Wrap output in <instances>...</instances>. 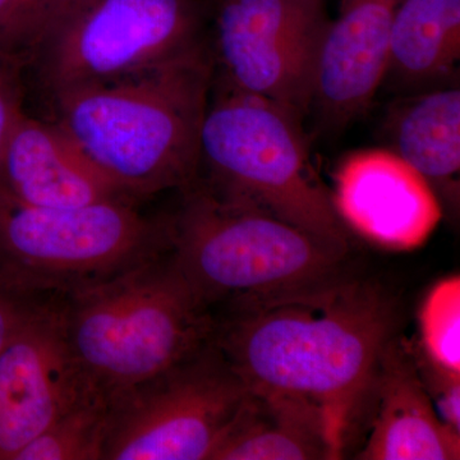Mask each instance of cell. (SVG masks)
<instances>
[{
  "instance_id": "cell-21",
  "label": "cell",
  "mask_w": 460,
  "mask_h": 460,
  "mask_svg": "<svg viewBox=\"0 0 460 460\" xmlns=\"http://www.w3.org/2000/svg\"><path fill=\"white\" fill-rule=\"evenodd\" d=\"M414 363L436 411L447 425L460 432V372L429 359L420 345L411 344Z\"/></svg>"
},
{
  "instance_id": "cell-5",
  "label": "cell",
  "mask_w": 460,
  "mask_h": 460,
  "mask_svg": "<svg viewBox=\"0 0 460 460\" xmlns=\"http://www.w3.org/2000/svg\"><path fill=\"white\" fill-rule=\"evenodd\" d=\"M199 133V184L348 247L332 193L314 172L302 118L271 100L213 83Z\"/></svg>"
},
{
  "instance_id": "cell-2",
  "label": "cell",
  "mask_w": 460,
  "mask_h": 460,
  "mask_svg": "<svg viewBox=\"0 0 460 460\" xmlns=\"http://www.w3.org/2000/svg\"><path fill=\"white\" fill-rule=\"evenodd\" d=\"M211 86L206 40L162 65L50 100L51 120L117 189L140 202L198 178Z\"/></svg>"
},
{
  "instance_id": "cell-10",
  "label": "cell",
  "mask_w": 460,
  "mask_h": 460,
  "mask_svg": "<svg viewBox=\"0 0 460 460\" xmlns=\"http://www.w3.org/2000/svg\"><path fill=\"white\" fill-rule=\"evenodd\" d=\"M57 296L0 352V460H14L93 392L66 345Z\"/></svg>"
},
{
  "instance_id": "cell-12",
  "label": "cell",
  "mask_w": 460,
  "mask_h": 460,
  "mask_svg": "<svg viewBox=\"0 0 460 460\" xmlns=\"http://www.w3.org/2000/svg\"><path fill=\"white\" fill-rule=\"evenodd\" d=\"M402 0H341L321 40L311 108L328 128L365 113L385 78L390 32Z\"/></svg>"
},
{
  "instance_id": "cell-23",
  "label": "cell",
  "mask_w": 460,
  "mask_h": 460,
  "mask_svg": "<svg viewBox=\"0 0 460 460\" xmlns=\"http://www.w3.org/2000/svg\"><path fill=\"white\" fill-rule=\"evenodd\" d=\"M25 71L22 66L0 56V157L9 136L25 113Z\"/></svg>"
},
{
  "instance_id": "cell-3",
  "label": "cell",
  "mask_w": 460,
  "mask_h": 460,
  "mask_svg": "<svg viewBox=\"0 0 460 460\" xmlns=\"http://www.w3.org/2000/svg\"><path fill=\"white\" fill-rule=\"evenodd\" d=\"M69 352L93 392L109 402L186 361L213 341L210 308L171 253L63 296Z\"/></svg>"
},
{
  "instance_id": "cell-17",
  "label": "cell",
  "mask_w": 460,
  "mask_h": 460,
  "mask_svg": "<svg viewBox=\"0 0 460 460\" xmlns=\"http://www.w3.org/2000/svg\"><path fill=\"white\" fill-rule=\"evenodd\" d=\"M460 58V0H402L390 32L386 75L402 86L445 80Z\"/></svg>"
},
{
  "instance_id": "cell-8",
  "label": "cell",
  "mask_w": 460,
  "mask_h": 460,
  "mask_svg": "<svg viewBox=\"0 0 460 460\" xmlns=\"http://www.w3.org/2000/svg\"><path fill=\"white\" fill-rule=\"evenodd\" d=\"M247 393L211 341L111 399L102 460H211Z\"/></svg>"
},
{
  "instance_id": "cell-22",
  "label": "cell",
  "mask_w": 460,
  "mask_h": 460,
  "mask_svg": "<svg viewBox=\"0 0 460 460\" xmlns=\"http://www.w3.org/2000/svg\"><path fill=\"white\" fill-rule=\"evenodd\" d=\"M57 296L31 292L0 272V352L27 321Z\"/></svg>"
},
{
  "instance_id": "cell-1",
  "label": "cell",
  "mask_w": 460,
  "mask_h": 460,
  "mask_svg": "<svg viewBox=\"0 0 460 460\" xmlns=\"http://www.w3.org/2000/svg\"><path fill=\"white\" fill-rule=\"evenodd\" d=\"M213 343L250 389L295 395L325 411L345 440L394 329V305L345 275L223 305Z\"/></svg>"
},
{
  "instance_id": "cell-4",
  "label": "cell",
  "mask_w": 460,
  "mask_h": 460,
  "mask_svg": "<svg viewBox=\"0 0 460 460\" xmlns=\"http://www.w3.org/2000/svg\"><path fill=\"white\" fill-rule=\"evenodd\" d=\"M181 192L180 208L168 215L169 253L192 292L211 311L344 274L348 247L255 206L217 198L198 181Z\"/></svg>"
},
{
  "instance_id": "cell-20",
  "label": "cell",
  "mask_w": 460,
  "mask_h": 460,
  "mask_svg": "<svg viewBox=\"0 0 460 460\" xmlns=\"http://www.w3.org/2000/svg\"><path fill=\"white\" fill-rule=\"evenodd\" d=\"M71 0H0V56L23 71Z\"/></svg>"
},
{
  "instance_id": "cell-14",
  "label": "cell",
  "mask_w": 460,
  "mask_h": 460,
  "mask_svg": "<svg viewBox=\"0 0 460 460\" xmlns=\"http://www.w3.org/2000/svg\"><path fill=\"white\" fill-rule=\"evenodd\" d=\"M378 407L362 460H458L460 432L444 422L417 371L411 344L390 339L378 361Z\"/></svg>"
},
{
  "instance_id": "cell-16",
  "label": "cell",
  "mask_w": 460,
  "mask_h": 460,
  "mask_svg": "<svg viewBox=\"0 0 460 460\" xmlns=\"http://www.w3.org/2000/svg\"><path fill=\"white\" fill-rule=\"evenodd\" d=\"M395 154L431 184L436 195L458 199L460 91L438 89L405 100L389 117Z\"/></svg>"
},
{
  "instance_id": "cell-15",
  "label": "cell",
  "mask_w": 460,
  "mask_h": 460,
  "mask_svg": "<svg viewBox=\"0 0 460 460\" xmlns=\"http://www.w3.org/2000/svg\"><path fill=\"white\" fill-rule=\"evenodd\" d=\"M344 438L325 411L295 395L250 389L211 460H328Z\"/></svg>"
},
{
  "instance_id": "cell-6",
  "label": "cell",
  "mask_w": 460,
  "mask_h": 460,
  "mask_svg": "<svg viewBox=\"0 0 460 460\" xmlns=\"http://www.w3.org/2000/svg\"><path fill=\"white\" fill-rule=\"evenodd\" d=\"M137 205L35 208L0 196V272L31 292L66 296L168 252V215Z\"/></svg>"
},
{
  "instance_id": "cell-9",
  "label": "cell",
  "mask_w": 460,
  "mask_h": 460,
  "mask_svg": "<svg viewBox=\"0 0 460 460\" xmlns=\"http://www.w3.org/2000/svg\"><path fill=\"white\" fill-rule=\"evenodd\" d=\"M213 83L271 100L304 119L329 25L325 0H214Z\"/></svg>"
},
{
  "instance_id": "cell-11",
  "label": "cell",
  "mask_w": 460,
  "mask_h": 460,
  "mask_svg": "<svg viewBox=\"0 0 460 460\" xmlns=\"http://www.w3.org/2000/svg\"><path fill=\"white\" fill-rule=\"evenodd\" d=\"M339 219L371 243L392 251L425 244L443 217L431 184L392 150H362L335 172Z\"/></svg>"
},
{
  "instance_id": "cell-7",
  "label": "cell",
  "mask_w": 460,
  "mask_h": 460,
  "mask_svg": "<svg viewBox=\"0 0 460 460\" xmlns=\"http://www.w3.org/2000/svg\"><path fill=\"white\" fill-rule=\"evenodd\" d=\"M208 18L204 0H71L25 74L50 102L195 49Z\"/></svg>"
},
{
  "instance_id": "cell-19",
  "label": "cell",
  "mask_w": 460,
  "mask_h": 460,
  "mask_svg": "<svg viewBox=\"0 0 460 460\" xmlns=\"http://www.w3.org/2000/svg\"><path fill=\"white\" fill-rule=\"evenodd\" d=\"M420 348L429 359L460 372V278L436 283L420 311Z\"/></svg>"
},
{
  "instance_id": "cell-18",
  "label": "cell",
  "mask_w": 460,
  "mask_h": 460,
  "mask_svg": "<svg viewBox=\"0 0 460 460\" xmlns=\"http://www.w3.org/2000/svg\"><path fill=\"white\" fill-rule=\"evenodd\" d=\"M111 402L98 393L66 411L14 460H102Z\"/></svg>"
},
{
  "instance_id": "cell-13",
  "label": "cell",
  "mask_w": 460,
  "mask_h": 460,
  "mask_svg": "<svg viewBox=\"0 0 460 460\" xmlns=\"http://www.w3.org/2000/svg\"><path fill=\"white\" fill-rule=\"evenodd\" d=\"M0 196L35 208L133 201L59 124L26 113L18 119L0 157Z\"/></svg>"
}]
</instances>
